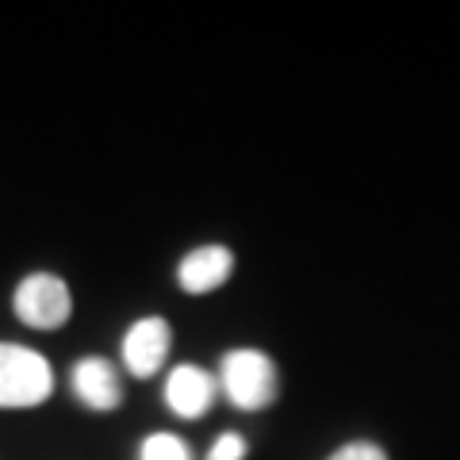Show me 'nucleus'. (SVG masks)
Returning <instances> with one entry per match:
<instances>
[{"instance_id":"8","label":"nucleus","mask_w":460,"mask_h":460,"mask_svg":"<svg viewBox=\"0 0 460 460\" xmlns=\"http://www.w3.org/2000/svg\"><path fill=\"white\" fill-rule=\"evenodd\" d=\"M138 460H192V449L177 434H150L142 441Z\"/></svg>"},{"instance_id":"2","label":"nucleus","mask_w":460,"mask_h":460,"mask_svg":"<svg viewBox=\"0 0 460 460\" xmlns=\"http://www.w3.org/2000/svg\"><path fill=\"white\" fill-rule=\"evenodd\" d=\"M219 384L226 399L242 411H265L280 395L277 365L261 349H230L219 365Z\"/></svg>"},{"instance_id":"9","label":"nucleus","mask_w":460,"mask_h":460,"mask_svg":"<svg viewBox=\"0 0 460 460\" xmlns=\"http://www.w3.org/2000/svg\"><path fill=\"white\" fill-rule=\"evenodd\" d=\"M246 453H250V445L242 434H219V441L211 445L208 460H246Z\"/></svg>"},{"instance_id":"7","label":"nucleus","mask_w":460,"mask_h":460,"mask_svg":"<svg viewBox=\"0 0 460 460\" xmlns=\"http://www.w3.org/2000/svg\"><path fill=\"white\" fill-rule=\"evenodd\" d=\"M74 392L89 411H115L123 402L119 372L104 357H84L74 365Z\"/></svg>"},{"instance_id":"10","label":"nucleus","mask_w":460,"mask_h":460,"mask_svg":"<svg viewBox=\"0 0 460 460\" xmlns=\"http://www.w3.org/2000/svg\"><path fill=\"white\" fill-rule=\"evenodd\" d=\"M326 460H387V453L376 441H349V445H341L338 453H330Z\"/></svg>"},{"instance_id":"3","label":"nucleus","mask_w":460,"mask_h":460,"mask_svg":"<svg viewBox=\"0 0 460 460\" xmlns=\"http://www.w3.org/2000/svg\"><path fill=\"white\" fill-rule=\"evenodd\" d=\"M12 307H16L20 323H27L31 330H62L69 323V314H74V299H69V288L62 277L31 272V277L20 280Z\"/></svg>"},{"instance_id":"6","label":"nucleus","mask_w":460,"mask_h":460,"mask_svg":"<svg viewBox=\"0 0 460 460\" xmlns=\"http://www.w3.org/2000/svg\"><path fill=\"white\" fill-rule=\"evenodd\" d=\"M230 272H234V253L226 246H199L177 265V280L189 296H208L230 280Z\"/></svg>"},{"instance_id":"5","label":"nucleus","mask_w":460,"mask_h":460,"mask_svg":"<svg viewBox=\"0 0 460 460\" xmlns=\"http://www.w3.org/2000/svg\"><path fill=\"white\" fill-rule=\"evenodd\" d=\"M165 402L181 419H199L215 402V380L199 365H177L165 380Z\"/></svg>"},{"instance_id":"4","label":"nucleus","mask_w":460,"mask_h":460,"mask_svg":"<svg viewBox=\"0 0 460 460\" xmlns=\"http://www.w3.org/2000/svg\"><path fill=\"white\" fill-rule=\"evenodd\" d=\"M169 341H172V334H169L165 319H157V314H150V319H138L131 330H127V338H123V365H127V372L138 376V380L154 376V372L165 365Z\"/></svg>"},{"instance_id":"1","label":"nucleus","mask_w":460,"mask_h":460,"mask_svg":"<svg viewBox=\"0 0 460 460\" xmlns=\"http://www.w3.org/2000/svg\"><path fill=\"white\" fill-rule=\"evenodd\" d=\"M54 392V368L42 353L27 349V345L0 341V407L20 411L39 407Z\"/></svg>"}]
</instances>
